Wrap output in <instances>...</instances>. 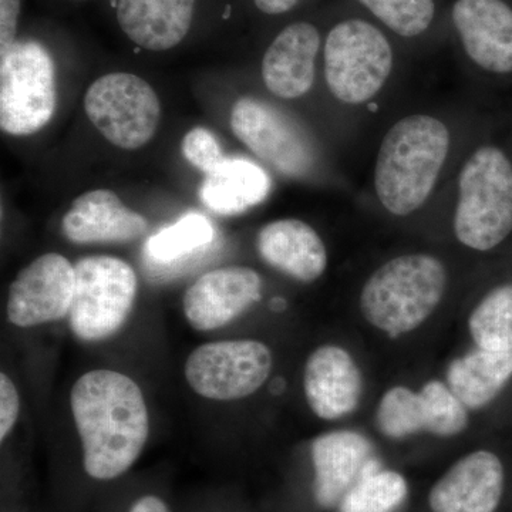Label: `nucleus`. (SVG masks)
Masks as SVG:
<instances>
[{
	"mask_svg": "<svg viewBox=\"0 0 512 512\" xmlns=\"http://www.w3.org/2000/svg\"><path fill=\"white\" fill-rule=\"evenodd\" d=\"M70 404L83 446V466L96 480H113L136 463L150 419L140 387L113 370H93L74 383Z\"/></svg>",
	"mask_w": 512,
	"mask_h": 512,
	"instance_id": "f257e3e1",
	"label": "nucleus"
},
{
	"mask_svg": "<svg viewBox=\"0 0 512 512\" xmlns=\"http://www.w3.org/2000/svg\"><path fill=\"white\" fill-rule=\"evenodd\" d=\"M450 150V133L440 120L413 114L384 136L375 170L376 194L387 211L404 217L430 197Z\"/></svg>",
	"mask_w": 512,
	"mask_h": 512,
	"instance_id": "f03ea898",
	"label": "nucleus"
},
{
	"mask_svg": "<svg viewBox=\"0 0 512 512\" xmlns=\"http://www.w3.org/2000/svg\"><path fill=\"white\" fill-rule=\"evenodd\" d=\"M446 285V268L439 259L426 254L399 256L367 279L360 309L370 325L399 338L430 318Z\"/></svg>",
	"mask_w": 512,
	"mask_h": 512,
	"instance_id": "7ed1b4c3",
	"label": "nucleus"
},
{
	"mask_svg": "<svg viewBox=\"0 0 512 512\" xmlns=\"http://www.w3.org/2000/svg\"><path fill=\"white\" fill-rule=\"evenodd\" d=\"M454 231L461 244L491 251L512 232V163L501 148H478L458 177Z\"/></svg>",
	"mask_w": 512,
	"mask_h": 512,
	"instance_id": "20e7f679",
	"label": "nucleus"
},
{
	"mask_svg": "<svg viewBox=\"0 0 512 512\" xmlns=\"http://www.w3.org/2000/svg\"><path fill=\"white\" fill-rule=\"evenodd\" d=\"M323 57L330 93L348 104L372 100L393 70L389 37L376 23L362 18L336 22L326 36Z\"/></svg>",
	"mask_w": 512,
	"mask_h": 512,
	"instance_id": "39448f33",
	"label": "nucleus"
},
{
	"mask_svg": "<svg viewBox=\"0 0 512 512\" xmlns=\"http://www.w3.org/2000/svg\"><path fill=\"white\" fill-rule=\"evenodd\" d=\"M70 329L84 342H99L119 332L137 295V276L113 256H89L74 265Z\"/></svg>",
	"mask_w": 512,
	"mask_h": 512,
	"instance_id": "423d86ee",
	"label": "nucleus"
},
{
	"mask_svg": "<svg viewBox=\"0 0 512 512\" xmlns=\"http://www.w3.org/2000/svg\"><path fill=\"white\" fill-rule=\"evenodd\" d=\"M0 59V127L12 136L35 134L56 109L52 56L35 40H19Z\"/></svg>",
	"mask_w": 512,
	"mask_h": 512,
	"instance_id": "0eeeda50",
	"label": "nucleus"
},
{
	"mask_svg": "<svg viewBox=\"0 0 512 512\" xmlns=\"http://www.w3.org/2000/svg\"><path fill=\"white\" fill-rule=\"evenodd\" d=\"M84 110L93 126L123 150L146 146L161 119V104L153 87L130 73L97 79L84 96Z\"/></svg>",
	"mask_w": 512,
	"mask_h": 512,
	"instance_id": "6e6552de",
	"label": "nucleus"
},
{
	"mask_svg": "<svg viewBox=\"0 0 512 512\" xmlns=\"http://www.w3.org/2000/svg\"><path fill=\"white\" fill-rule=\"evenodd\" d=\"M271 370V350L249 339L207 343L195 349L185 363L191 389L217 402L251 396L261 389Z\"/></svg>",
	"mask_w": 512,
	"mask_h": 512,
	"instance_id": "1a4fd4ad",
	"label": "nucleus"
},
{
	"mask_svg": "<svg viewBox=\"0 0 512 512\" xmlns=\"http://www.w3.org/2000/svg\"><path fill=\"white\" fill-rule=\"evenodd\" d=\"M235 136L255 154L286 177H303L311 171L313 148L298 124L264 101L244 97L232 107Z\"/></svg>",
	"mask_w": 512,
	"mask_h": 512,
	"instance_id": "9d476101",
	"label": "nucleus"
},
{
	"mask_svg": "<svg viewBox=\"0 0 512 512\" xmlns=\"http://www.w3.org/2000/svg\"><path fill=\"white\" fill-rule=\"evenodd\" d=\"M377 426L390 439H403L426 431L439 437L463 433L468 424L467 407L446 384L429 382L419 393L393 387L377 407Z\"/></svg>",
	"mask_w": 512,
	"mask_h": 512,
	"instance_id": "9b49d317",
	"label": "nucleus"
},
{
	"mask_svg": "<svg viewBox=\"0 0 512 512\" xmlns=\"http://www.w3.org/2000/svg\"><path fill=\"white\" fill-rule=\"evenodd\" d=\"M74 266L59 254H45L19 272L9 288V322L32 328L69 315L72 308Z\"/></svg>",
	"mask_w": 512,
	"mask_h": 512,
	"instance_id": "f8f14e48",
	"label": "nucleus"
},
{
	"mask_svg": "<svg viewBox=\"0 0 512 512\" xmlns=\"http://www.w3.org/2000/svg\"><path fill=\"white\" fill-rule=\"evenodd\" d=\"M451 23L467 56L481 69L512 73V6L505 0H456Z\"/></svg>",
	"mask_w": 512,
	"mask_h": 512,
	"instance_id": "ddd939ff",
	"label": "nucleus"
},
{
	"mask_svg": "<svg viewBox=\"0 0 512 512\" xmlns=\"http://www.w3.org/2000/svg\"><path fill=\"white\" fill-rule=\"evenodd\" d=\"M258 272L245 266H228L202 275L185 292V319L195 330L207 332L228 325L261 301Z\"/></svg>",
	"mask_w": 512,
	"mask_h": 512,
	"instance_id": "4468645a",
	"label": "nucleus"
},
{
	"mask_svg": "<svg viewBox=\"0 0 512 512\" xmlns=\"http://www.w3.org/2000/svg\"><path fill=\"white\" fill-rule=\"evenodd\" d=\"M504 490V467L491 451H476L457 461L431 488L433 512H494Z\"/></svg>",
	"mask_w": 512,
	"mask_h": 512,
	"instance_id": "2eb2a0df",
	"label": "nucleus"
},
{
	"mask_svg": "<svg viewBox=\"0 0 512 512\" xmlns=\"http://www.w3.org/2000/svg\"><path fill=\"white\" fill-rule=\"evenodd\" d=\"M303 389L309 407L323 420L355 412L363 392L362 373L349 352L320 346L306 360Z\"/></svg>",
	"mask_w": 512,
	"mask_h": 512,
	"instance_id": "dca6fc26",
	"label": "nucleus"
},
{
	"mask_svg": "<svg viewBox=\"0 0 512 512\" xmlns=\"http://www.w3.org/2000/svg\"><path fill=\"white\" fill-rule=\"evenodd\" d=\"M147 220L130 210L110 190L80 195L62 221L64 237L73 244H127L143 237Z\"/></svg>",
	"mask_w": 512,
	"mask_h": 512,
	"instance_id": "f3484780",
	"label": "nucleus"
},
{
	"mask_svg": "<svg viewBox=\"0 0 512 512\" xmlns=\"http://www.w3.org/2000/svg\"><path fill=\"white\" fill-rule=\"evenodd\" d=\"M322 37L311 22L286 26L272 40L262 60V77L269 92L281 99H298L312 89Z\"/></svg>",
	"mask_w": 512,
	"mask_h": 512,
	"instance_id": "a211bd4d",
	"label": "nucleus"
},
{
	"mask_svg": "<svg viewBox=\"0 0 512 512\" xmlns=\"http://www.w3.org/2000/svg\"><path fill=\"white\" fill-rule=\"evenodd\" d=\"M373 456L369 440L356 431H332L322 434L312 444L315 467V498L320 507L340 504L350 488L363 476Z\"/></svg>",
	"mask_w": 512,
	"mask_h": 512,
	"instance_id": "6ab92c4d",
	"label": "nucleus"
},
{
	"mask_svg": "<svg viewBox=\"0 0 512 512\" xmlns=\"http://www.w3.org/2000/svg\"><path fill=\"white\" fill-rule=\"evenodd\" d=\"M256 248L266 264L302 282L320 278L328 266V254L318 232L299 220H279L265 225Z\"/></svg>",
	"mask_w": 512,
	"mask_h": 512,
	"instance_id": "aec40b11",
	"label": "nucleus"
},
{
	"mask_svg": "<svg viewBox=\"0 0 512 512\" xmlns=\"http://www.w3.org/2000/svg\"><path fill=\"white\" fill-rule=\"evenodd\" d=\"M194 9L195 0H119L117 20L138 47L164 52L190 32Z\"/></svg>",
	"mask_w": 512,
	"mask_h": 512,
	"instance_id": "412c9836",
	"label": "nucleus"
},
{
	"mask_svg": "<svg viewBox=\"0 0 512 512\" xmlns=\"http://www.w3.org/2000/svg\"><path fill=\"white\" fill-rule=\"evenodd\" d=\"M271 191V178L259 165L244 158H224L205 174L200 198L215 214L239 215L261 204Z\"/></svg>",
	"mask_w": 512,
	"mask_h": 512,
	"instance_id": "4be33fe9",
	"label": "nucleus"
},
{
	"mask_svg": "<svg viewBox=\"0 0 512 512\" xmlns=\"http://www.w3.org/2000/svg\"><path fill=\"white\" fill-rule=\"evenodd\" d=\"M512 377V352L478 348L453 360L447 386L467 409H481L493 402Z\"/></svg>",
	"mask_w": 512,
	"mask_h": 512,
	"instance_id": "5701e85b",
	"label": "nucleus"
},
{
	"mask_svg": "<svg viewBox=\"0 0 512 512\" xmlns=\"http://www.w3.org/2000/svg\"><path fill=\"white\" fill-rule=\"evenodd\" d=\"M214 239L212 222L205 215L190 212L148 239L144 258L151 271H177L210 251Z\"/></svg>",
	"mask_w": 512,
	"mask_h": 512,
	"instance_id": "b1692460",
	"label": "nucleus"
},
{
	"mask_svg": "<svg viewBox=\"0 0 512 512\" xmlns=\"http://www.w3.org/2000/svg\"><path fill=\"white\" fill-rule=\"evenodd\" d=\"M468 328L477 348L512 352V284L487 293L471 313Z\"/></svg>",
	"mask_w": 512,
	"mask_h": 512,
	"instance_id": "393cba45",
	"label": "nucleus"
},
{
	"mask_svg": "<svg viewBox=\"0 0 512 512\" xmlns=\"http://www.w3.org/2000/svg\"><path fill=\"white\" fill-rule=\"evenodd\" d=\"M384 28L402 39H417L433 28L436 0H356Z\"/></svg>",
	"mask_w": 512,
	"mask_h": 512,
	"instance_id": "a878e982",
	"label": "nucleus"
},
{
	"mask_svg": "<svg viewBox=\"0 0 512 512\" xmlns=\"http://www.w3.org/2000/svg\"><path fill=\"white\" fill-rule=\"evenodd\" d=\"M407 483L396 471H377L360 478L340 501L342 512H390L406 500Z\"/></svg>",
	"mask_w": 512,
	"mask_h": 512,
	"instance_id": "bb28decb",
	"label": "nucleus"
},
{
	"mask_svg": "<svg viewBox=\"0 0 512 512\" xmlns=\"http://www.w3.org/2000/svg\"><path fill=\"white\" fill-rule=\"evenodd\" d=\"M183 153L188 163L208 174L224 160L220 143L210 130L204 127L192 128L183 140Z\"/></svg>",
	"mask_w": 512,
	"mask_h": 512,
	"instance_id": "cd10ccee",
	"label": "nucleus"
},
{
	"mask_svg": "<svg viewBox=\"0 0 512 512\" xmlns=\"http://www.w3.org/2000/svg\"><path fill=\"white\" fill-rule=\"evenodd\" d=\"M19 409L18 390L10 377L2 373L0 375V440H5L15 427Z\"/></svg>",
	"mask_w": 512,
	"mask_h": 512,
	"instance_id": "c85d7f7f",
	"label": "nucleus"
},
{
	"mask_svg": "<svg viewBox=\"0 0 512 512\" xmlns=\"http://www.w3.org/2000/svg\"><path fill=\"white\" fill-rule=\"evenodd\" d=\"M20 15V0H0V55L15 45Z\"/></svg>",
	"mask_w": 512,
	"mask_h": 512,
	"instance_id": "c756f323",
	"label": "nucleus"
},
{
	"mask_svg": "<svg viewBox=\"0 0 512 512\" xmlns=\"http://www.w3.org/2000/svg\"><path fill=\"white\" fill-rule=\"evenodd\" d=\"M301 0H254L256 9L268 16L285 15L299 5Z\"/></svg>",
	"mask_w": 512,
	"mask_h": 512,
	"instance_id": "7c9ffc66",
	"label": "nucleus"
},
{
	"mask_svg": "<svg viewBox=\"0 0 512 512\" xmlns=\"http://www.w3.org/2000/svg\"><path fill=\"white\" fill-rule=\"evenodd\" d=\"M128 512H170L163 500L154 495L140 498Z\"/></svg>",
	"mask_w": 512,
	"mask_h": 512,
	"instance_id": "2f4dec72",
	"label": "nucleus"
}]
</instances>
